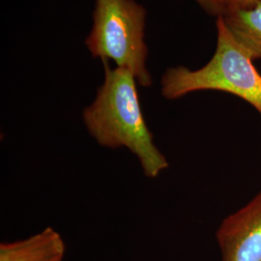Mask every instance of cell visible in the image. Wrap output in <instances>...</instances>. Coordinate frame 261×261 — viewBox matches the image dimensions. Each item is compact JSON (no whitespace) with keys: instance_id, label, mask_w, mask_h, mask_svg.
Masks as SVG:
<instances>
[{"instance_id":"obj_1","label":"cell","mask_w":261,"mask_h":261,"mask_svg":"<svg viewBox=\"0 0 261 261\" xmlns=\"http://www.w3.org/2000/svg\"><path fill=\"white\" fill-rule=\"evenodd\" d=\"M103 83L93 103L84 109L83 120L89 135L101 146L126 148L140 161L144 175L158 177L168 160L154 143L141 110L137 80L130 71L111 68L107 60Z\"/></svg>"},{"instance_id":"obj_2","label":"cell","mask_w":261,"mask_h":261,"mask_svg":"<svg viewBox=\"0 0 261 261\" xmlns=\"http://www.w3.org/2000/svg\"><path fill=\"white\" fill-rule=\"evenodd\" d=\"M217 47L206 65L190 70L179 66L163 75L162 95L176 100L188 94L216 90L232 94L250 103L261 116V75L253 60L234 39L223 16L217 19Z\"/></svg>"},{"instance_id":"obj_3","label":"cell","mask_w":261,"mask_h":261,"mask_svg":"<svg viewBox=\"0 0 261 261\" xmlns=\"http://www.w3.org/2000/svg\"><path fill=\"white\" fill-rule=\"evenodd\" d=\"M146 10L135 0H96L86 46L94 57L112 60L144 87L152 85L146 68Z\"/></svg>"},{"instance_id":"obj_4","label":"cell","mask_w":261,"mask_h":261,"mask_svg":"<svg viewBox=\"0 0 261 261\" xmlns=\"http://www.w3.org/2000/svg\"><path fill=\"white\" fill-rule=\"evenodd\" d=\"M216 237L221 261H261V192L226 217Z\"/></svg>"},{"instance_id":"obj_5","label":"cell","mask_w":261,"mask_h":261,"mask_svg":"<svg viewBox=\"0 0 261 261\" xmlns=\"http://www.w3.org/2000/svg\"><path fill=\"white\" fill-rule=\"evenodd\" d=\"M66 245L50 226L23 240L0 244V261H63Z\"/></svg>"},{"instance_id":"obj_6","label":"cell","mask_w":261,"mask_h":261,"mask_svg":"<svg viewBox=\"0 0 261 261\" xmlns=\"http://www.w3.org/2000/svg\"><path fill=\"white\" fill-rule=\"evenodd\" d=\"M236 42L252 60L261 58V0L245 7H232L222 15Z\"/></svg>"},{"instance_id":"obj_7","label":"cell","mask_w":261,"mask_h":261,"mask_svg":"<svg viewBox=\"0 0 261 261\" xmlns=\"http://www.w3.org/2000/svg\"><path fill=\"white\" fill-rule=\"evenodd\" d=\"M203 9L212 15L222 16L224 13L223 0H195Z\"/></svg>"},{"instance_id":"obj_8","label":"cell","mask_w":261,"mask_h":261,"mask_svg":"<svg viewBox=\"0 0 261 261\" xmlns=\"http://www.w3.org/2000/svg\"><path fill=\"white\" fill-rule=\"evenodd\" d=\"M258 0H223L224 3V12L225 10L232 7H245L252 5Z\"/></svg>"}]
</instances>
